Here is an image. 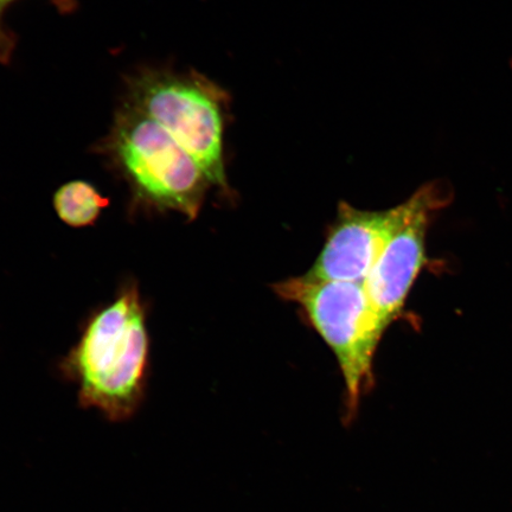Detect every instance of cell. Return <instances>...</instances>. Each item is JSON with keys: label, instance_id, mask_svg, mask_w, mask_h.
Returning a JSON list of instances; mask_svg holds the SVG:
<instances>
[{"label": "cell", "instance_id": "1", "mask_svg": "<svg viewBox=\"0 0 512 512\" xmlns=\"http://www.w3.org/2000/svg\"><path fill=\"white\" fill-rule=\"evenodd\" d=\"M150 364L146 306L136 281L130 280L88 317L60 370L78 386L83 408L123 422L142 406Z\"/></svg>", "mask_w": 512, "mask_h": 512}, {"label": "cell", "instance_id": "2", "mask_svg": "<svg viewBox=\"0 0 512 512\" xmlns=\"http://www.w3.org/2000/svg\"><path fill=\"white\" fill-rule=\"evenodd\" d=\"M96 149L130 189L132 210L175 211L195 220L213 187L196 160L162 126L125 102Z\"/></svg>", "mask_w": 512, "mask_h": 512}, {"label": "cell", "instance_id": "3", "mask_svg": "<svg viewBox=\"0 0 512 512\" xmlns=\"http://www.w3.org/2000/svg\"><path fill=\"white\" fill-rule=\"evenodd\" d=\"M125 104L162 126L194 158L211 185L227 191L223 133L228 94L196 72L145 67L126 79Z\"/></svg>", "mask_w": 512, "mask_h": 512}, {"label": "cell", "instance_id": "4", "mask_svg": "<svg viewBox=\"0 0 512 512\" xmlns=\"http://www.w3.org/2000/svg\"><path fill=\"white\" fill-rule=\"evenodd\" d=\"M278 296L298 304L337 358L347 392L344 419H356L374 381L373 363L387 330L370 303L364 283L318 280L305 274L274 286Z\"/></svg>", "mask_w": 512, "mask_h": 512}, {"label": "cell", "instance_id": "5", "mask_svg": "<svg viewBox=\"0 0 512 512\" xmlns=\"http://www.w3.org/2000/svg\"><path fill=\"white\" fill-rule=\"evenodd\" d=\"M406 220L384 247L364 281L371 305L386 328L399 317L415 280L427 264L426 239L434 210L445 198L433 185L416 191Z\"/></svg>", "mask_w": 512, "mask_h": 512}, {"label": "cell", "instance_id": "6", "mask_svg": "<svg viewBox=\"0 0 512 512\" xmlns=\"http://www.w3.org/2000/svg\"><path fill=\"white\" fill-rule=\"evenodd\" d=\"M409 208V200L380 211L341 202L322 252L306 274L318 280L364 283L384 247L406 220Z\"/></svg>", "mask_w": 512, "mask_h": 512}, {"label": "cell", "instance_id": "7", "mask_svg": "<svg viewBox=\"0 0 512 512\" xmlns=\"http://www.w3.org/2000/svg\"><path fill=\"white\" fill-rule=\"evenodd\" d=\"M54 209L59 219L72 228L91 227L98 221L102 211L110 206V198L92 183L72 181L56 190Z\"/></svg>", "mask_w": 512, "mask_h": 512}, {"label": "cell", "instance_id": "8", "mask_svg": "<svg viewBox=\"0 0 512 512\" xmlns=\"http://www.w3.org/2000/svg\"><path fill=\"white\" fill-rule=\"evenodd\" d=\"M17 0H0V63H9L15 49V38L11 36L3 23L6 9ZM63 14H69L76 9V0H51Z\"/></svg>", "mask_w": 512, "mask_h": 512}]
</instances>
